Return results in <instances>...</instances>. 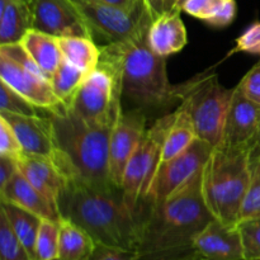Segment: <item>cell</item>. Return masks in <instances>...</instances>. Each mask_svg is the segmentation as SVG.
I'll list each match as a JSON object with an SVG mask.
<instances>
[{
    "label": "cell",
    "mask_w": 260,
    "mask_h": 260,
    "mask_svg": "<svg viewBox=\"0 0 260 260\" xmlns=\"http://www.w3.org/2000/svg\"><path fill=\"white\" fill-rule=\"evenodd\" d=\"M145 212L135 260H193L194 240L213 220L202 193V170L184 187Z\"/></svg>",
    "instance_id": "6da1fadb"
},
{
    "label": "cell",
    "mask_w": 260,
    "mask_h": 260,
    "mask_svg": "<svg viewBox=\"0 0 260 260\" xmlns=\"http://www.w3.org/2000/svg\"><path fill=\"white\" fill-rule=\"evenodd\" d=\"M57 206L61 218L80 226L96 244L136 250L144 216L127 205L121 188L68 178Z\"/></svg>",
    "instance_id": "7a4b0ae2"
},
{
    "label": "cell",
    "mask_w": 260,
    "mask_h": 260,
    "mask_svg": "<svg viewBox=\"0 0 260 260\" xmlns=\"http://www.w3.org/2000/svg\"><path fill=\"white\" fill-rule=\"evenodd\" d=\"M47 113L56 149L53 161L66 178L113 187L109 177V141L114 126L86 121L66 106Z\"/></svg>",
    "instance_id": "3957f363"
},
{
    "label": "cell",
    "mask_w": 260,
    "mask_h": 260,
    "mask_svg": "<svg viewBox=\"0 0 260 260\" xmlns=\"http://www.w3.org/2000/svg\"><path fill=\"white\" fill-rule=\"evenodd\" d=\"M149 27L123 42L107 43L101 51L118 65L123 95L129 102L159 108L174 103L177 98L168 78L167 57L155 53L147 42Z\"/></svg>",
    "instance_id": "277c9868"
},
{
    "label": "cell",
    "mask_w": 260,
    "mask_h": 260,
    "mask_svg": "<svg viewBox=\"0 0 260 260\" xmlns=\"http://www.w3.org/2000/svg\"><path fill=\"white\" fill-rule=\"evenodd\" d=\"M251 150L213 147L202 169V193L212 216L238 226L250 185Z\"/></svg>",
    "instance_id": "5b68a950"
},
{
    "label": "cell",
    "mask_w": 260,
    "mask_h": 260,
    "mask_svg": "<svg viewBox=\"0 0 260 260\" xmlns=\"http://www.w3.org/2000/svg\"><path fill=\"white\" fill-rule=\"evenodd\" d=\"M173 91L192 117L198 139L212 147L218 146L234 89L221 85L217 74L211 68L174 85Z\"/></svg>",
    "instance_id": "8992f818"
},
{
    "label": "cell",
    "mask_w": 260,
    "mask_h": 260,
    "mask_svg": "<svg viewBox=\"0 0 260 260\" xmlns=\"http://www.w3.org/2000/svg\"><path fill=\"white\" fill-rule=\"evenodd\" d=\"M122 96L118 65L101 51L99 65L86 75L70 108L86 121L114 126L123 112Z\"/></svg>",
    "instance_id": "52a82bcc"
},
{
    "label": "cell",
    "mask_w": 260,
    "mask_h": 260,
    "mask_svg": "<svg viewBox=\"0 0 260 260\" xmlns=\"http://www.w3.org/2000/svg\"><path fill=\"white\" fill-rule=\"evenodd\" d=\"M174 117V112L165 114L147 129L124 170L121 189L127 205L142 216L141 202L146 198L161 162L162 147Z\"/></svg>",
    "instance_id": "ba28073f"
},
{
    "label": "cell",
    "mask_w": 260,
    "mask_h": 260,
    "mask_svg": "<svg viewBox=\"0 0 260 260\" xmlns=\"http://www.w3.org/2000/svg\"><path fill=\"white\" fill-rule=\"evenodd\" d=\"M90 29L93 38L101 37L107 43H118L139 35L151 24L145 8L126 12L102 0H71Z\"/></svg>",
    "instance_id": "9c48e42d"
},
{
    "label": "cell",
    "mask_w": 260,
    "mask_h": 260,
    "mask_svg": "<svg viewBox=\"0 0 260 260\" xmlns=\"http://www.w3.org/2000/svg\"><path fill=\"white\" fill-rule=\"evenodd\" d=\"M212 149L210 144L197 139L174 159L160 162L149 193L141 203L152 205L162 202L184 187L203 169Z\"/></svg>",
    "instance_id": "30bf717a"
},
{
    "label": "cell",
    "mask_w": 260,
    "mask_h": 260,
    "mask_svg": "<svg viewBox=\"0 0 260 260\" xmlns=\"http://www.w3.org/2000/svg\"><path fill=\"white\" fill-rule=\"evenodd\" d=\"M33 17L32 29L55 37L93 38L88 24L71 0H27Z\"/></svg>",
    "instance_id": "8fae6325"
},
{
    "label": "cell",
    "mask_w": 260,
    "mask_h": 260,
    "mask_svg": "<svg viewBox=\"0 0 260 260\" xmlns=\"http://www.w3.org/2000/svg\"><path fill=\"white\" fill-rule=\"evenodd\" d=\"M146 117L141 111L122 112L109 141V177L121 188L124 170L146 134Z\"/></svg>",
    "instance_id": "7c38bea8"
},
{
    "label": "cell",
    "mask_w": 260,
    "mask_h": 260,
    "mask_svg": "<svg viewBox=\"0 0 260 260\" xmlns=\"http://www.w3.org/2000/svg\"><path fill=\"white\" fill-rule=\"evenodd\" d=\"M260 126V106L234 88L218 146L225 150H251Z\"/></svg>",
    "instance_id": "4fadbf2b"
},
{
    "label": "cell",
    "mask_w": 260,
    "mask_h": 260,
    "mask_svg": "<svg viewBox=\"0 0 260 260\" xmlns=\"http://www.w3.org/2000/svg\"><path fill=\"white\" fill-rule=\"evenodd\" d=\"M0 81L41 111L52 112L63 106L53 91L50 79L28 70L3 53H0Z\"/></svg>",
    "instance_id": "5bb4252c"
},
{
    "label": "cell",
    "mask_w": 260,
    "mask_h": 260,
    "mask_svg": "<svg viewBox=\"0 0 260 260\" xmlns=\"http://www.w3.org/2000/svg\"><path fill=\"white\" fill-rule=\"evenodd\" d=\"M193 260H245L240 231L213 218L194 240Z\"/></svg>",
    "instance_id": "9a60e30c"
},
{
    "label": "cell",
    "mask_w": 260,
    "mask_h": 260,
    "mask_svg": "<svg viewBox=\"0 0 260 260\" xmlns=\"http://www.w3.org/2000/svg\"><path fill=\"white\" fill-rule=\"evenodd\" d=\"M0 116L12 126L25 154L55 157L56 149L50 117L20 116L8 112H0Z\"/></svg>",
    "instance_id": "2e32d148"
},
{
    "label": "cell",
    "mask_w": 260,
    "mask_h": 260,
    "mask_svg": "<svg viewBox=\"0 0 260 260\" xmlns=\"http://www.w3.org/2000/svg\"><path fill=\"white\" fill-rule=\"evenodd\" d=\"M17 165L18 170L33 187L37 188L53 205H58V200L68 184V178L53 159L24 152L17 160Z\"/></svg>",
    "instance_id": "e0dca14e"
},
{
    "label": "cell",
    "mask_w": 260,
    "mask_h": 260,
    "mask_svg": "<svg viewBox=\"0 0 260 260\" xmlns=\"http://www.w3.org/2000/svg\"><path fill=\"white\" fill-rule=\"evenodd\" d=\"M0 202L14 203L40 216L43 220L57 223L61 221L57 206L53 205L37 188L33 187L19 170L5 187L0 189Z\"/></svg>",
    "instance_id": "ac0fdd59"
},
{
    "label": "cell",
    "mask_w": 260,
    "mask_h": 260,
    "mask_svg": "<svg viewBox=\"0 0 260 260\" xmlns=\"http://www.w3.org/2000/svg\"><path fill=\"white\" fill-rule=\"evenodd\" d=\"M180 10L164 12L150 24L147 42L157 55L168 57L187 46V29L180 18Z\"/></svg>",
    "instance_id": "d6986e66"
},
{
    "label": "cell",
    "mask_w": 260,
    "mask_h": 260,
    "mask_svg": "<svg viewBox=\"0 0 260 260\" xmlns=\"http://www.w3.org/2000/svg\"><path fill=\"white\" fill-rule=\"evenodd\" d=\"M33 28L27 0H0V45L18 43Z\"/></svg>",
    "instance_id": "ffe728a7"
},
{
    "label": "cell",
    "mask_w": 260,
    "mask_h": 260,
    "mask_svg": "<svg viewBox=\"0 0 260 260\" xmlns=\"http://www.w3.org/2000/svg\"><path fill=\"white\" fill-rule=\"evenodd\" d=\"M20 45L37 63L41 71L51 80L55 71L60 66L61 61L63 60L58 37L30 29L22 38Z\"/></svg>",
    "instance_id": "44dd1931"
},
{
    "label": "cell",
    "mask_w": 260,
    "mask_h": 260,
    "mask_svg": "<svg viewBox=\"0 0 260 260\" xmlns=\"http://www.w3.org/2000/svg\"><path fill=\"white\" fill-rule=\"evenodd\" d=\"M57 260H90L96 243L84 229L61 218Z\"/></svg>",
    "instance_id": "7402d4cb"
},
{
    "label": "cell",
    "mask_w": 260,
    "mask_h": 260,
    "mask_svg": "<svg viewBox=\"0 0 260 260\" xmlns=\"http://www.w3.org/2000/svg\"><path fill=\"white\" fill-rule=\"evenodd\" d=\"M174 121L168 131L162 147L161 161L174 159L175 156L184 152L198 139L194 122L185 107L180 104L174 111Z\"/></svg>",
    "instance_id": "603a6c76"
},
{
    "label": "cell",
    "mask_w": 260,
    "mask_h": 260,
    "mask_svg": "<svg viewBox=\"0 0 260 260\" xmlns=\"http://www.w3.org/2000/svg\"><path fill=\"white\" fill-rule=\"evenodd\" d=\"M236 10V0H187L183 5V12L216 28L230 25Z\"/></svg>",
    "instance_id": "cb8c5ba5"
},
{
    "label": "cell",
    "mask_w": 260,
    "mask_h": 260,
    "mask_svg": "<svg viewBox=\"0 0 260 260\" xmlns=\"http://www.w3.org/2000/svg\"><path fill=\"white\" fill-rule=\"evenodd\" d=\"M0 211L7 216L13 231L35 260V246L43 218L10 202H0Z\"/></svg>",
    "instance_id": "d4e9b609"
},
{
    "label": "cell",
    "mask_w": 260,
    "mask_h": 260,
    "mask_svg": "<svg viewBox=\"0 0 260 260\" xmlns=\"http://www.w3.org/2000/svg\"><path fill=\"white\" fill-rule=\"evenodd\" d=\"M61 52L62 57L86 74L91 73L101 61V47L95 45L93 38L70 36L60 37Z\"/></svg>",
    "instance_id": "484cf974"
},
{
    "label": "cell",
    "mask_w": 260,
    "mask_h": 260,
    "mask_svg": "<svg viewBox=\"0 0 260 260\" xmlns=\"http://www.w3.org/2000/svg\"><path fill=\"white\" fill-rule=\"evenodd\" d=\"M88 74L63 58L51 78V85L61 103L70 107Z\"/></svg>",
    "instance_id": "4316f807"
},
{
    "label": "cell",
    "mask_w": 260,
    "mask_h": 260,
    "mask_svg": "<svg viewBox=\"0 0 260 260\" xmlns=\"http://www.w3.org/2000/svg\"><path fill=\"white\" fill-rule=\"evenodd\" d=\"M60 225L42 220L35 246V260H57Z\"/></svg>",
    "instance_id": "83f0119b"
},
{
    "label": "cell",
    "mask_w": 260,
    "mask_h": 260,
    "mask_svg": "<svg viewBox=\"0 0 260 260\" xmlns=\"http://www.w3.org/2000/svg\"><path fill=\"white\" fill-rule=\"evenodd\" d=\"M260 216V150H251L250 185L241 210L240 221Z\"/></svg>",
    "instance_id": "f1b7e54d"
},
{
    "label": "cell",
    "mask_w": 260,
    "mask_h": 260,
    "mask_svg": "<svg viewBox=\"0 0 260 260\" xmlns=\"http://www.w3.org/2000/svg\"><path fill=\"white\" fill-rule=\"evenodd\" d=\"M0 260H33L0 211Z\"/></svg>",
    "instance_id": "f546056e"
},
{
    "label": "cell",
    "mask_w": 260,
    "mask_h": 260,
    "mask_svg": "<svg viewBox=\"0 0 260 260\" xmlns=\"http://www.w3.org/2000/svg\"><path fill=\"white\" fill-rule=\"evenodd\" d=\"M0 112H8L20 116H41L40 108L23 98L10 86L0 81Z\"/></svg>",
    "instance_id": "4dcf8cb0"
},
{
    "label": "cell",
    "mask_w": 260,
    "mask_h": 260,
    "mask_svg": "<svg viewBox=\"0 0 260 260\" xmlns=\"http://www.w3.org/2000/svg\"><path fill=\"white\" fill-rule=\"evenodd\" d=\"M245 260H260V216L238 223Z\"/></svg>",
    "instance_id": "1f68e13d"
},
{
    "label": "cell",
    "mask_w": 260,
    "mask_h": 260,
    "mask_svg": "<svg viewBox=\"0 0 260 260\" xmlns=\"http://www.w3.org/2000/svg\"><path fill=\"white\" fill-rule=\"evenodd\" d=\"M244 52L251 55H260V20H256L249 25L238 38H236L235 47L226 55L225 58Z\"/></svg>",
    "instance_id": "d6a6232c"
},
{
    "label": "cell",
    "mask_w": 260,
    "mask_h": 260,
    "mask_svg": "<svg viewBox=\"0 0 260 260\" xmlns=\"http://www.w3.org/2000/svg\"><path fill=\"white\" fill-rule=\"evenodd\" d=\"M23 154L24 150L12 126L8 123L7 119L0 116V155L12 157L17 161Z\"/></svg>",
    "instance_id": "836d02e7"
},
{
    "label": "cell",
    "mask_w": 260,
    "mask_h": 260,
    "mask_svg": "<svg viewBox=\"0 0 260 260\" xmlns=\"http://www.w3.org/2000/svg\"><path fill=\"white\" fill-rule=\"evenodd\" d=\"M236 86L246 98L260 106V61L244 75Z\"/></svg>",
    "instance_id": "e575fe53"
},
{
    "label": "cell",
    "mask_w": 260,
    "mask_h": 260,
    "mask_svg": "<svg viewBox=\"0 0 260 260\" xmlns=\"http://www.w3.org/2000/svg\"><path fill=\"white\" fill-rule=\"evenodd\" d=\"M90 260H135V253L124 249L96 244Z\"/></svg>",
    "instance_id": "d590c367"
},
{
    "label": "cell",
    "mask_w": 260,
    "mask_h": 260,
    "mask_svg": "<svg viewBox=\"0 0 260 260\" xmlns=\"http://www.w3.org/2000/svg\"><path fill=\"white\" fill-rule=\"evenodd\" d=\"M18 173L17 161L12 157L0 155V189L10 182L13 177Z\"/></svg>",
    "instance_id": "8d00e7d4"
},
{
    "label": "cell",
    "mask_w": 260,
    "mask_h": 260,
    "mask_svg": "<svg viewBox=\"0 0 260 260\" xmlns=\"http://www.w3.org/2000/svg\"><path fill=\"white\" fill-rule=\"evenodd\" d=\"M102 2L131 13L139 12L142 8H145L142 0H102Z\"/></svg>",
    "instance_id": "74e56055"
},
{
    "label": "cell",
    "mask_w": 260,
    "mask_h": 260,
    "mask_svg": "<svg viewBox=\"0 0 260 260\" xmlns=\"http://www.w3.org/2000/svg\"><path fill=\"white\" fill-rule=\"evenodd\" d=\"M146 12L152 20L164 13V0H142Z\"/></svg>",
    "instance_id": "f35d334b"
},
{
    "label": "cell",
    "mask_w": 260,
    "mask_h": 260,
    "mask_svg": "<svg viewBox=\"0 0 260 260\" xmlns=\"http://www.w3.org/2000/svg\"><path fill=\"white\" fill-rule=\"evenodd\" d=\"M187 0H164V12L180 10L183 12V5Z\"/></svg>",
    "instance_id": "ab89813d"
},
{
    "label": "cell",
    "mask_w": 260,
    "mask_h": 260,
    "mask_svg": "<svg viewBox=\"0 0 260 260\" xmlns=\"http://www.w3.org/2000/svg\"><path fill=\"white\" fill-rule=\"evenodd\" d=\"M251 150H260V126H259V131H258V135H256V139H255V142H254V146Z\"/></svg>",
    "instance_id": "60d3db41"
}]
</instances>
